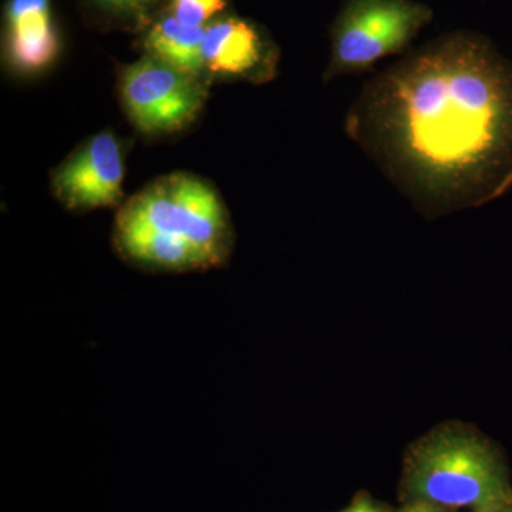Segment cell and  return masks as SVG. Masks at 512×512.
Wrapping results in <instances>:
<instances>
[{
	"instance_id": "cell-1",
	"label": "cell",
	"mask_w": 512,
	"mask_h": 512,
	"mask_svg": "<svg viewBox=\"0 0 512 512\" xmlns=\"http://www.w3.org/2000/svg\"><path fill=\"white\" fill-rule=\"evenodd\" d=\"M345 133L424 217L483 207L512 188V60L444 33L363 84Z\"/></svg>"
},
{
	"instance_id": "cell-2",
	"label": "cell",
	"mask_w": 512,
	"mask_h": 512,
	"mask_svg": "<svg viewBox=\"0 0 512 512\" xmlns=\"http://www.w3.org/2000/svg\"><path fill=\"white\" fill-rule=\"evenodd\" d=\"M113 244L124 261L154 272L221 268L234 229L211 184L191 174L158 178L120 208Z\"/></svg>"
},
{
	"instance_id": "cell-3",
	"label": "cell",
	"mask_w": 512,
	"mask_h": 512,
	"mask_svg": "<svg viewBox=\"0 0 512 512\" xmlns=\"http://www.w3.org/2000/svg\"><path fill=\"white\" fill-rule=\"evenodd\" d=\"M508 498L512 476L507 456L473 424L443 421L404 451L402 504L427 501L458 511Z\"/></svg>"
},
{
	"instance_id": "cell-4",
	"label": "cell",
	"mask_w": 512,
	"mask_h": 512,
	"mask_svg": "<svg viewBox=\"0 0 512 512\" xmlns=\"http://www.w3.org/2000/svg\"><path fill=\"white\" fill-rule=\"evenodd\" d=\"M433 18L420 0H343L329 30L323 82L370 72L380 60L403 55Z\"/></svg>"
},
{
	"instance_id": "cell-5",
	"label": "cell",
	"mask_w": 512,
	"mask_h": 512,
	"mask_svg": "<svg viewBox=\"0 0 512 512\" xmlns=\"http://www.w3.org/2000/svg\"><path fill=\"white\" fill-rule=\"evenodd\" d=\"M120 97L128 119L146 136L190 126L207 101V87L156 57L144 56L120 73Z\"/></svg>"
},
{
	"instance_id": "cell-6",
	"label": "cell",
	"mask_w": 512,
	"mask_h": 512,
	"mask_svg": "<svg viewBox=\"0 0 512 512\" xmlns=\"http://www.w3.org/2000/svg\"><path fill=\"white\" fill-rule=\"evenodd\" d=\"M124 171L119 138L103 131L84 141L53 171V194L70 211L114 207L123 198Z\"/></svg>"
},
{
	"instance_id": "cell-7",
	"label": "cell",
	"mask_w": 512,
	"mask_h": 512,
	"mask_svg": "<svg viewBox=\"0 0 512 512\" xmlns=\"http://www.w3.org/2000/svg\"><path fill=\"white\" fill-rule=\"evenodd\" d=\"M205 72L217 77L262 84L278 74L279 49L254 22L225 18L205 28Z\"/></svg>"
},
{
	"instance_id": "cell-8",
	"label": "cell",
	"mask_w": 512,
	"mask_h": 512,
	"mask_svg": "<svg viewBox=\"0 0 512 512\" xmlns=\"http://www.w3.org/2000/svg\"><path fill=\"white\" fill-rule=\"evenodd\" d=\"M59 36L50 0H9L6 6V55L22 73H37L55 62Z\"/></svg>"
},
{
	"instance_id": "cell-9",
	"label": "cell",
	"mask_w": 512,
	"mask_h": 512,
	"mask_svg": "<svg viewBox=\"0 0 512 512\" xmlns=\"http://www.w3.org/2000/svg\"><path fill=\"white\" fill-rule=\"evenodd\" d=\"M205 28H190L173 15L163 16L153 23L144 36L146 55L156 57L175 69L191 76L205 73L202 45Z\"/></svg>"
},
{
	"instance_id": "cell-10",
	"label": "cell",
	"mask_w": 512,
	"mask_h": 512,
	"mask_svg": "<svg viewBox=\"0 0 512 512\" xmlns=\"http://www.w3.org/2000/svg\"><path fill=\"white\" fill-rule=\"evenodd\" d=\"M225 8L227 0H170V15L190 28H207Z\"/></svg>"
},
{
	"instance_id": "cell-11",
	"label": "cell",
	"mask_w": 512,
	"mask_h": 512,
	"mask_svg": "<svg viewBox=\"0 0 512 512\" xmlns=\"http://www.w3.org/2000/svg\"><path fill=\"white\" fill-rule=\"evenodd\" d=\"M158 2L160 0H93L101 12L128 22H143Z\"/></svg>"
},
{
	"instance_id": "cell-12",
	"label": "cell",
	"mask_w": 512,
	"mask_h": 512,
	"mask_svg": "<svg viewBox=\"0 0 512 512\" xmlns=\"http://www.w3.org/2000/svg\"><path fill=\"white\" fill-rule=\"evenodd\" d=\"M392 505L377 500L365 490L357 491L348 507L338 512H394Z\"/></svg>"
},
{
	"instance_id": "cell-13",
	"label": "cell",
	"mask_w": 512,
	"mask_h": 512,
	"mask_svg": "<svg viewBox=\"0 0 512 512\" xmlns=\"http://www.w3.org/2000/svg\"><path fill=\"white\" fill-rule=\"evenodd\" d=\"M394 512H458L453 508L443 507V505L427 503V501H412L400 505Z\"/></svg>"
},
{
	"instance_id": "cell-14",
	"label": "cell",
	"mask_w": 512,
	"mask_h": 512,
	"mask_svg": "<svg viewBox=\"0 0 512 512\" xmlns=\"http://www.w3.org/2000/svg\"><path fill=\"white\" fill-rule=\"evenodd\" d=\"M471 512H512V498L480 505V507L473 508Z\"/></svg>"
}]
</instances>
